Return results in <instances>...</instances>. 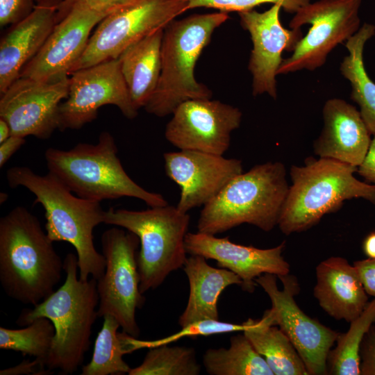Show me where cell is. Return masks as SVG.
Segmentation results:
<instances>
[{"instance_id": "cell-1", "label": "cell", "mask_w": 375, "mask_h": 375, "mask_svg": "<svg viewBox=\"0 0 375 375\" xmlns=\"http://www.w3.org/2000/svg\"><path fill=\"white\" fill-rule=\"evenodd\" d=\"M38 218L17 206L0 219V281L6 294L35 306L60 282L63 261Z\"/></svg>"}, {"instance_id": "cell-2", "label": "cell", "mask_w": 375, "mask_h": 375, "mask_svg": "<svg viewBox=\"0 0 375 375\" xmlns=\"http://www.w3.org/2000/svg\"><path fill=\"white\" fill-rule=\"evenodd\" d=\"M6 180L10 188H25L35 196L33 203L44 209L45 230L53 242H67L74 247L79 278L86 281L91 276L99 279L106 259L94 247L93 231L104 222L106 211L101 202L76 196L49 172L40 175L28 167L15 166L7 170Z\"/></svg>"}, {"instance_id": "cell-3", "label": "cell", "mask_w": 375, "mask_h": 375, "mask_svg": "<svg viewBox=\"0 0 375 375\" xmlns=\"http://www.w3.org/2000/svg\"><path fill=\"white\" fill-rule=\"evenodd\" d=\"M78 269L77 255L67 253L63 260V285L33 308L23 309L16 321L20 326L38 317L51 321L55 335L46 367L63 374H73L83 364L90 349L92 326L99 317L97 281L80 279Z\"/></svg>"}, {"instance_id": "cell-4", "label": "cell", "mask_w": 375, "mask_h": 375, "mask_svg": "<svg viewBox=\"0 0 375 375\" xmlns=\"http://www.w3.org/2000/svg\"><path fill=\"white\" fill-rule=\"evenodd\" d=\"M117 153L114 137L103 131L97 144L81 142L69 150L51 147L44 157L49 172L81 198L101 202L127 197L149 207L167 205L160 194L149 192L131 179Z\"/></svg>"}, {"instance_id": "cell-5", "label": "cell", "mask_w": 375, "mask_h": 375, "mask_svg": "<svg viewBox=\"0 0 375 375\" xmlns=\"http://www.w3.org/2000/svg\"><path fill=\"white\" fill-rule=\"evenodd\" d=\"M358 167L327 158L309 157L290 169L292 185L278 226L285 235L306 231L346 200L364 199L375 204V187L354 176Z\"/></svg>"}, {"instance_id": "cell-6", "label": "cell", "mask_w": 375, "mask_h": 375, "mask_svg": "<svg viewBox=\"0 0 375 375\" xmlns=\"http://www.w3.org/2000/svg\"><path fill=\"white\" fill-rule=\"evenodd\" d=\"M229 18L226 12L195 14L174 19L164 28L161 72L157 88L144 107L151 115H172L183 102L210 99L211 90L194 77V67L215 30Z\"/></svg>"}, {"instance_id": "cell-7", "label": "cell", "mask_w": 375, "mask_h": 375, "mask_svg": "<svg viewBox=\"0 0 375 375\" xmlns=\"http://www.w3.org/2000/svg\"><path fill=\"white\" fill-rule=\"evenodd\" d=\"M288 189L283 163L255 165L234 177L203 206L197 231L215 235L249 224L270 231L278 225Z\"/></svg>"}, {"instance_id": "cell-8", "label": "cell", "mask_w": 375, "mask_h": 375, "mask_svg": "<svg viewBox=\"0 0 375 375\" xmlns=\"http://www.w3.org/2000/svg\"><path fill=\"white\" fill-rule=\"evenodd\" d=\"M103 223L138 237L137 262L142 294L156 289L170 273L184 266L190 215L176 206L167 204L144 210L110 208L105 212Z\"/></svg>"}, {"instance_id": "cell-9", "label": "cell", "mask_w": 375, "mask_h": 375, "mask_svg": "<svg viewBox=\"0 0 375 375\" xmlns=\"http://www.w3.org/2000/svg\"><path fill=\"white\" fill-rule=\"evenodd\" d=\"M101 244L106 269L97 283L98 317H114L124 332L137 338L140 330L135 312L145 301L137 262L140 240L133 233L114 226L102 233Z\"/></svg>"}, {"instance_id": "cell-10", "label": "cell", "mask_w": 375, "mask_h": 375, "mask_svg": "<svg viewBox=\"0 0 375 375\" xmlns=\"http://www.w3.org/2000/svg\"><path fill=\"white\" fill-rule=\"evenodd\" d=\"M361 3L362 0H318L299 8L290 28L301 29L306 24L310 28L292 54L283 60L277 74L314 71L323 66L329 53L360 28Z\"/></svg>"}, {"instance_id": "cell-11", "label": "cell", "mask_w": 375, "mask_h": 375, "mask_svg": "<svg viewBox=\"0 0 375 375\" xmlns=\"http://www.w3.org/2000/svg\"><path fill=\"white\" fill-rule=\"evenodd\" d=\"M188 10L185 0H137L106 17L91 35L85 51L72 67L75 71L118 58L133 44L165 28Z\"/></svg>"}, {"instance_id": "cell-12", "label": "cell", "mask_w": 375, "mask_h": 375, "mask_svg": "<svg viewBox=\"0 0 375 375\" xmlns=\"http://www.w3.org/2000/svg\"><path fill=\"white\" fill-rule=\"evenodd\" d=\"M283 289L279 290L276 276L263 274L256 278L269 296L272 308L264 316L290 339L302 358L308 374H328L327 358L339 333L306 315L297 304L294 296L300 290L296 277L278 276Z\"/></svg>"}, {"instance_id": "cell-13", "label": "cell", "mask_w": 375, "mask_h": 375, "mask_svg": "<svg viewBox=\"0 0 375 375\" xmlns=\"http://www.w3.org/2000/svg\"><path fill=\"white\" fill-rule=\"evenodd\" d=\"M117 106L126 118L137 117L124 79L119 58L107 60L72 73L67 97L59 108L58 128L79 129L94 121L99 109Z\"/></svg>"}, {"instance_id": "cell-14", "label": "cell", "mask_w": 375, "mask_h": 375, "mask_svg": "<svg viewBox=\"0 0 375 375\" xmlns=\"http://www.w3.org/2000/svg\"><path fill=\"white\" fill-rule=\"evenodd\" d=\"M69 76L50 81L19 77L1 94L0 117L11 135L49 138L58 128L59 108L67 97Z\"/></svg>"}, {"instance_id": "cell-15", "label": "cell", "mask_w": 375, "mask_h": 375, "mask_svg": "<svg viewBox=\"0 0 375 375\" xmlns=\"http://www.w3.org/2000/svg\"><path fill=\"white\" fill-rule=\"evenodd\" d=\"M242 115L239 108L218 100H188L172 113L165 136L180 150L223 155L230 146L231 133L240 125Z\"/></svg>"}, {"instance_id": "cell-16", "label": "cell", "mask_w": 375, "mask_h": 375, "mask_svg": "<svg viewBox=\"0 0 375 375\" xmlns=\"http://www.w3.org/2000/svg\"><path fill=\"white\" fill-rule=\"evenodd\" d=\"M280 4H273L264 12L253 9L238 12L242 27L251 36L253 48L248 69L252 75L254 97L267 94L277 98L276 77L283 60V51L292 52L303 38L301 29H288L281 23Z\"/></svg>"}, {"instance_id": "cell-17", "label": "cell", "mask_w": 375, "mask_h": 375, "mask_svg": "<svg viewBox=\"0 0 375 375\" xmlns=\"http://www.w3.org/2000/svg\"><path fill=\"white\" fill-rule=\"evenodd\" d=\"M163 158L167 176L180 187L176 207L183 212L205 206L243 172L241 160L200 151L167 152Z\"/></svg>"}, {"instance_id": "cell-18", "label": "cell", "mask_w": 375, "mask_h": 375, "mask_svg": "<svg viewBox=\"0 0 375 375\" xmlns=\"http://www.w3.org/2000/svg\"><path fill=\"white\" fill-rule=\"evenodd\" d=\"M108 15L74 4L57 23L39 52L25 65L19 77L50 81L69 76L85 51L92 29Z\"/></svg>"}, {"instance_id": "cell-19", "label": "cell", "mask_w": 375, "mask_h": 375, "mask_svg": "<svg viewBox=\"0 0 375 375\" xmlns=\"http://www.w3.org/2000/svg\"><path fill=\"white\" fill-rule=\"evenodd\" d=\"M185 246L190 255L215 260L219 267L237 274L242 280V290L249 292L254 291L256 278L263 274L278 277L290 272V265L282 255L284 242L273 248L258 249L234 243L228 237L217 238L197 231L187 233Z\"/></svg>"}, {"instance_id": "cell-20", "label": "cell", "mask_w": 375, "mask_h": 375, "mask_svg": "<svg viewBox=\"0 0 375 375\" xmlns=\"http://www.w3.org/2000/svg\"><path fill=\"white\" fill-rule=\"evenodd\" d=\"M322 115L324 127L314 142L315 153L358 167L372 142L359 110L342 99L331 98L324 103Z\"/></svg>"}, {"instance_id": "cell-21", "label": "cell", "mask_w": 375, "mask_h": 375, "mask_svg": "<svg viewBox=\"0 0 375 375\" xmlns=\"http://www.w3.org/2000/svg\"><path fill=\"white\" fill-rule=\"evenodd\" d=\"M60 2L36 3L32 12L12 24L0 42V94L16 81L41 49L57 24Z\"/></svg>"}, {"instance_id": "cell-22", "label": "cell", "mask_w": 375, "mask_h": 375, "mask_svg": "<svg viewBox=\"0 0 375 375\" xmlns=\"http://www.w3.org/2000/svg\"><path fill=\"white\" fill-rule=\"evenodd\" d=\"M314 296L320 307L335 319L350 323L368 303L358 272L342 257H331L316 267Z\"/></svg>"}, {"instance_id": "cell-23", "label": "cell", "mask_w": 375, "mask_h": 375, "mask_svg": "<svg viewBox=\"0 0 375 375\" xmlns=\"http://www.w3.org/2000/svg\"><path fill=\"white\" fill-rule=\"evenodd\" d=\"M183 269L189 281L190 294L178 324L182 328L202 319H219L220 294L229 285H241L240 278L227 269L210 266L205 258L197 255L187 258Z\"/></svg>"}, {"instance_id": "cell-24", "label": "cell", "mask_w": 375, "mask_h": 375, "mask_svg": "<svg viewBox=\"0 0 375 375\" xmlns=\"http://www.w3.org/2000/svg\"><path fill=\"white\" fill-rule=\"evenodd\" d=\"M164 28L158 29L125 49L119 56L132 102L139 110L155 92L161 72Z\"/></svg>"}, {"instance_id": "cell-25", "label": "cell", "mask_w": 375, "mask_h": 375, "mask_svg": "<svg viewBox=\"0 0 375 375\" xmlns=\"http://www.w3.org/2000/svg\"><path fill=\"white\" fill-rule=\"evenodd\" d=\"M374 35L375 25L365 23L346 41L349 54L344 57L340 70L351 83V99L358 105L364 122L375 138V83L367 74L363 60L365 45Z\"/></svg>"}, {"instance_id": "cell-26", "label": "cell", "mask_w": 375, "mask_h": 375, "mask_svg": "<svg viewBox=\"0 0 375 375\" xmlns=\"http://www.w3.org/2000/svg\"><path fill=\"white\" fill-rule=\"evenodd\" d=\"M274 375H307L305 364L287 335L262 316L243 331Z\"/></svg>"}, {"instance_id": "cell-27", "label": "cell", "mask_w": 375, "mask_h": 375, "mask_svg": "<svg viewBox=\"0 0 375 375\" xmlns=\"http://www.w3.org/2000/svg\"><path fill=\"white\" fill-rule=\"evenodd\" d=\"M202 361L210 375H274L244 333L232 336L228 348L208 349Z\"/></svg>"}, {"instance_id": "cell-28", "label": "cell", "mask_w": 375, "mask_h": 375, "mask_svg": "<svg viewBox=\"0 0 375 375\" xmlns=\"http://www.w3.org/2000/svg\"><path fill=\"white\" fill-rule=\"evenodd\" d=\"M375 323V298L350 322L345 333H339L337 344L327 358V372L333 375L360 374V349L363 339Z\"/></svg>"}, {"instance_id": "cell-29", "label": "cell", "mask_w": 375, "mask_h": 375, "mask_svg": "<svg viewBox=\"0 0 375 375\" xmlns=\"http://www.w3.org/2000/svg\"><path fill=\"white\" fill-rule=\"evenodd\" d=\"M101 329L94 342V351L89 363L83 366L81 375H122L131 369L122 356L128 353L124 332L118 333V321L111 315L103 317Z\"/></svg>"}, {"instance_id": "cell-30", "label": "cell", "mask_w": 375, "mask_h": 375, "mask_svg": "<svg viewBox=\"0 0 375 375\" xmlns=\"http://www.w3.org/2000/svg\"><path fill=\"white\" fill-rule=\"evenodd\" d=\"M201 368L193 348L164 344L149 348L142 364L128 374L198 375Z\"/></svg>"}, {"instance_id": "cell-31", "label": "cell", "mask_w": 375, "mask_h": 375, "mask_svg": "<svg viewBox=\"0 0 375 375\" xmlns=\"http://www.w3.org/2000/svg\"><path fill=\"white\" fill-rule=\"evenodd\" d=\"M55 335V327L46 317L34 319L27 327L11 329L0 327V348L33 356L46 366Z\"/></svg>"}, {"instance_id": "cell-32", "label": "cell", "mask_w": 375, "mask_h": 375, "mask_svg": "<svg viewBox=\"0 0 375 375\" xmlns=\"http://www.w3.org/2000/svg\"><path fill=\"white\" fill-rule=\"evenodd\" d=\"M252 319H248L241 324L221 322L219 319H206L190 324L182 329L169 336L156 340H140L127 334L126 344L129 352L141 348H152L160 345L168 344L183 337L196 338L198 336H208L215 334L228 333L235 331H244L252 324Z\"/></svg>"}, {"instance_id": "cell-33", "label": "cell", "mask_w": 375, "mask_h": 375, "mask_svg": "<svg viewBox=\"0 0 375 375\" xmlns=\"http://www.w3.org/2000/svg\"><path fill=\"white\" fill-rule=\"evenodd\" d=\"M188 10L196 8L217 9L222 12L237 11L238 12L250 10L254 7L272 3L280 4L282 8L289 12L297 10L310 2L309 0H185Z\"/></svg>"}, {"instance_id": "cell-34", "label": "cell", "mask_w": 375, "mask_h": 375, "mask_svg": "<svg viewBox=\"0 0 375 375\" xmlns=\"http://www.w3.org/2000/svg\"><path fill=\"white\" fill-rule=\"evenodd\" d=\"M35 0H0V25L14 24L28 15Z\"/></svg>"}, {"instance_id": "cell-35", "label": "cell", "mask_w": 375, "mask_h": 375, "mask_svg": "<svg viewBox=\"0 0 375 375\" xmlns=\"http://www.w3.org/2000/svg\"><path fill=\"white\" fill-rule=\"evenodd\" d=\"M360 374L375 375V329L366 333L360 349Z\"/></svg>"}, {"instance_id": "cell-36", "label": "cell", "mask_w": 375, "mask_h": 375, "mask_svg": "<svg viewBox=\"0 0 375 375\" xmlns=\"http://www.w3.org/2000/svg\"><path fill=\"white\" fill-rule=\"evenodd\" d=\"M367 294L375 298V260L367 258L353 262Z\"/></svg>"}, {"instance_id": "cell-37", "label": "cell", "mask_w": 375, "mask_h": 375, "mask_svg": "<svg viewBox=\"0 0 375 375\" xmlns=\"http://www.w3.org/2000/svg\"><path fill=\"white\" fill-rule=\"evenodd\" d=\"M45 365L40 360H24L17 365L3 369L0 371L1 375H21V374H48L51 370L45 369Z\"/></svg>"}, {"instance_id": "cell-38", "label": "cell", "mask_w": 375, "mask_h": 375, "mask_svg": "<svg viewBox=\"0 0 375 375\" xmlns=\"http://www.w3.org/2000/svg\"><path fill=\"white\" fill-rule=\"evenodd\" d=\"M136 1L137 0H78L76 3H79L97 11L111 14L131 5Z\"/></svg>"}, {"instance_id": "cell-39", "label": "cell", "mask_w": 375, "mask_h": 375, "mask_svg": "<svg viewBox=\"0 0 375 375\" xmlns=\"http://www.w3.org/2000/svg\"><path fill=\"white\" fill-rule=\"evenodd\" d=\"M357 172L367 183L375 187V138L372 139L371 144L363 162L358 167Z\"/></svg>"}, {"instance_id": "cell-40", "label": "cell", "mask_w": 375, "mask_h": 375, "mask_svg": "<svg viewBox=\"0 0 375 375\" xmlns=\"http://www.w3.org/2000/svg\"><path fill=\"white\" fill-rule=\"evenodd\" d=\"M25 142V138L11 135L6 140L0 143V167H3L11 156L18 151Z\"/></svg>"}, {"instance_id": "cell-41", "label": "cell", "mask_w": 375, "mask_h": 375, "mask_svg": "<svg viewBox=\"0 0 375 375\" xmlns=\"http://www.w3.org/2000/svg\"><path fill=\"white\" fill-rule=\"evenodd\" d=\"M362 250L369 258L375 260V231L365 237L362 242Z\"/></svg>"}, {"instance_id": "cell-42", "label": "cell", "mask_w": 375, "mask_h": 375, "mask_svg": "<svg viewBox=\"0 0 375 375\" xmlns=\"http://www.w3.org/2000/svg\"><path fill=\"white\" fill-rule=\"evenodd\" d=\"M78 0H62L58 5L57 18L58 22L64 18Z\"/></svg>"}, {"instance_id": "cell-43", "label": "cell", "mask_w": 375, "mask_h": 375, "mask_svg": "<svg viewBox=\"0 0 375 375\" xmlns=\"http://www.w3.org/2000/svg\"><path fill=\"white\" fill-rule=\"evenodd\" d=\"M11 136V128L8 123L0 117V143Z\"/></svg>"}, {"instance_id": "cell-44", "label": "cell", "mask_w": 375, "mask_h": 375, "mask_svg": "<svg viewBox=\"0 0 375 375\" xmlns=\"http://www.w3.org/2000/svg\"><path fill=\"white\" fill-rule=\"evenodd\" d=\"M8 195L5 192H1L0 201L1 203H4L8 199Z\"/></svg>"}, {"instance_id": "cell-45", "label": "cell", "mask_w": 375, "mask_h": 375, "mask_svg": "<svg viewBox=\"0 0 375 375\" xmlns=\"http://www.w3.org/2000/svg\"><path fill=\"white\" fill-rule=\"evenodd\" d=\"M37 1V3H49V2H60L62 0H35Z\"/></svg>"}]
</instances>
